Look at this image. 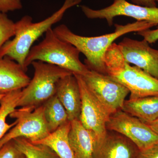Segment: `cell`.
<instances>
[{"instance_id": "21", "label": "cell", "mask_w": 158, "mask_h": 158, "mask_svg": "<svg viewBox=\"0 0 158 158\" xmlns=\"http://www.w3.org/2000/svg\"><path fill=\"white\" fill-rule=\"evenodd\" d=\"M16 23L8 17L6 13L0 12V49L6 42L15 36Z\"/></svg>"}, {"instance_id": "22", "label": "cell", "mask_w": 158, "mask_h": 158, "mask_svg": "<svg viewBox=\"0 0 158 158\" xmlns=\"http://www.w3.org/2000/svg\"><path fill=\"white\" fill-rule=\"evenodd\" d=\"M24 156L14 140L9 141L0 148V158H23Z\"/></svg>"}, {"instance_id": "27", "label": "cell", "mask_w": 158, "mask_h": 158, "mask_svg": "<svg viewBox=\"0 0 158 158\" xmlns=\"http://www.w3.org/2000/svg\"><path fill=\"white\" fill-rule=\"evenodd\" d=\"M145 123L158 135V118L151 122Z\"/></svg>"}, {"instance_id": "3", "label": "cell", "mask_w": 158, "mask_h": 158, "mask_svg": "<svg viewBox=\"0 0 158 158\" xmlns=\"http://www.w3.org/2000/svg\"><path fill=\"white\" fill-rule=\"evenodd\" d=\"M104 62L106 74L129 90L130 99L158 96V79L127 62L118 44L110 45Z\"/></svg>"}, {"instance_id": "2", "label": "cell", "mask_w": 158, "mask_h": 158, "mask_svg": "<svg viewBox=\"0 0 158 158\" xmlns=\"http://www.w3.org/2000/svg\"><path fill=\"white\" fill-rule=\"evenodd\" d=\"M81 2V0H65L59 10L39 22L33 23L32 18L29 15L22 18L15 23L16 31L14 38L8 40L0 49V58L9 57L24 69L26 58L34 42L52 26L60 21L68 9Z\"/></svg>"}, {"instance_id": "13", "label": "cell", "mask_w": 158, "mask_h": 158, "mask_svg": "<svg viewBox=\"0 0 158 158\" xmlns=\"http://www.w3.org/2000/svg\"><path fill=\"white\" fill-rule=\"evenodd\" d=\"M19 63L7 56L0 58V94L22 90L31 81Z\"/></svg>"}, {"instance_id": "9", "label": "cell", "mask_w": 158, "mask_h": 158, "mask_svg": "<svg viewBox=\"0 0 158 158\" xmlns=\"http://www.w3.org/2000/svg\"><path fill=\"white\" fill-rule=\"evenodd\" d=\"M74 75L78 82L81 97L79 120L84 127L92 132L96 137V152L107 134L106 124L110 116L94 96L81 76Z\"/></svg>"}, {"instance_id": "14", "label": "cell", "mask_w": 158, "mask_h": 158, "mask_svg": "<svg viewBox=\"0 0 158 158\" xmlns=\"http://www.w3.org/2000/svg\"><path fill=\"white\" fill-rule=\"evenodd\" d=\"M69 141L75 158H95L96 137L80 120L71 121Z\"/></svg>"}, {"instance_id": "29", "label": "cell", "mask_w": 158, "mask_h": 158, "mask_svg": "<svg viewBox=\"0 0 158 158\" xmlns=\"http://www.w3.org/2000/svg\"><path fill=\"white\" fill-rule=\"evenodd\" d=\"M156 2H158V0H154Z\"/></svg>"}, {"instance_id": "8", "label": "cell", "mask_w": 158, "mask_h": 158, "mask_svg": "<svg viewBox=\"0 0 158 158\" xmlns=\"http://www.w3.org/2000/svg\"><path fill=\"white\" fill-rule=\"evenodd\" d=\"M106 127L128 138L139 150L158 143V135L147 124L121 110L110 116Z\"/></svg>"}, {"instance_id": "7", "label": "cell", "mask_w": 158, "mask_h": 158, "mask_svg": "<svg viewBox=\"0 0 158 158\" xmlns=\"http://www.w3.org/2000/svg\"><path fill=\"white\" fill-rule=\"evenodd\" d=\"M87 87L110 116L121 110L129 90L107 74L89 70L82 76Z\"/></svg>"}, {"instance_id": "4", "label": "cell", "mask_w": 158, "mask_h": 158, "mask_svg": "<svg viewBox=\"0 0 158 158\" xmlns=\"http://www.w3.org/2000/svg\"><path fill=\"white\" fill-rule=\"evenodd\" d=\"M44 39L32 46L26 58L24 68L26 71L35 61L56 65L73 74L83 76L90 69L80 59V51L71 44L60 39L52 28L45 33Z\"/></svg>"}, {"instance_id": "5", "label": "cell", "mask_w": 158, "mask_h": 158, "mask_svg": "<svg viewBox=\"0 0 158 158\" xmlns=\"http://www.w3.org/2000/svg\"><path fill=\"white\" fill-rule=\"evenodd\" d=\"M31 65L34 69V77L27 86L22 90L18 107L35 109L56 95L60 79L73 73L42 61H34Z\"/></svg>"}, {"instance_id": "26", "label": "cell", "mask_w": 158, "mask_h": 158, "mask_svg": "<svg viewBox=\"0 0 158 158\" xmlns=\"http://www.w3.org/2000/svg\"><path fill=\"white\" fill-rule=\"evenodd\" d=\"M133 4L139 6L148 7H157L156 3L154 0H131Z\"/></svg>"}, {"instance_id": "18", "label": "cell", "mask_w": 158, "mask_h": 158, "mask_svg": "<svg viewBox=\"0 0 158 158\" xmlns=\"http://www.w3.org/2000/svg\"><path fill=\"white\" fill-rule=\"evenodd\" d=\"M43 105L44 118L50 133L69 121L65 108L56 94Z\"/></svg>"}, {"instance_id": "10", "label": "cell", "mask_w": 158, "mask_h": 158, "mask_svg": "<svg viewBox=\"0 0 158 158\" xmlns=\"http://www.w3.org/2000/svg\"><path fill=\"white\" fill-rule=\"evenodd\" d=\"M85 16L90 19H105L109 26L113 25L114 18L125 16L137 21H146L158 25V7H148L129 2L126 0H114L112 5L101 9L81 6Z\"/></svg>"}, {"instance_id": "24", "label": "cell", "mask_w": 158, "mask_h": 158, "mask_svg": "<svg viewBox=\"0 0 158 158\" xmlns=\"http://www.w3.org/2000/svg\"><path fill=\"white\" fill-rule=\"evenodd\" d=\"M137 33L149 44L154 43L158 40V26L155 30L148 29L138 31Z\"/></svg>"}, {"instance_id": "19", "label": "cell", "mask_w": 158, "mask_h": 158, "mask_svg": "<svg viewBox=\"0 0 158 158\" xmlns=\"http://www.w3.org/2000/svg\"><path fill=\"white\" fill-rule=\"evenodd\" d=\"M22 90H14L5 94L1 102L0 107V141L17 123V120L9 124L6 121L7 117L18 107Z\"/></svg>"}, {"instance_id": "12", "label": "cell", "mask_w": 158, "mask_h": 158, "mask_svg": "<svg viewBox=\"0 0 158 158\" xmlns=\"http://www.w3.org/2000/svg\"><path fill=\"white\" fill-rule=\"evenodd\" d=\"M56 95L65 108L69 121L79 120L81 107V97L78 82L73 74L59 80Z\"/></svg>"}, {"instance_id": "20", "label": "cell", "mask_w": 158, "mask_h": 158, "mask_svg": "<svg viewBox=\"0 0 158 158\" xmlns=\"http://www.w3.org/2000/svg\"><path fill=\"white\" fill-rule=\"evenodd\" d=\"M17 148L26 158H59L47 145L35 144L25 138L14 139Z\"/></svg>"}, {"instance_id": "25", "label": "cell", "mask_w": 158, "mask_h": 158, "mask_svg": "<svg viewBox=\"0 0 158 158\" xmlns=\"http://www.w3.org/2000/svg\"><path fill=\"white\" fill-rule=\"evenodd\" d=\"M135 158H158V143L147 149L139 150Z\"/></svg>"}, {"instance_id": "23", "label": "cell", "mask_w": 158, "mask_h": 158, "mask_svg": "<svg viewBox=\"0 0 158 158\" xmlns=\"http://www.w3.org/2000/svg\"><path fill=\"white\" fill-rule=\"evenodd\" d=\"M22 8L21 0H0V12L7 13Z\"/></svg>"}, {"instance_id": "17", "label": "cell", "mask_w": 158, "mask_h": 158, "mask_svg": "<svg viewBox=\"0 0 158 158\" xmlns=\"http://www.w3.org/2000/svg\"><path fill=\"white\" fill-rule=\"evenodd\" d=\"M70 127L71 122L69 121L47 137L33 143L47 145L53 150L59 158H75L69 141Z\"/></svg>"}, {"instance_id": "1", "label": "cell", "mask_w": 158, "mask_h": 158, "mask_svg": "<svg viewBox=\"0 0 158 158\" xmlns=\"http://www.w3.org/2000/svg\"><path fill=\"white\" fill-rule=\"evenodd\" d=\"M156 26L146 21H137L123 25H115L114 32L96 37L75 34L64 24L57 26L54 32L60 38L71 44L86 57L85 64L90 70L106 74L104 59L108 48L118 37L131 32H138Z\"/></svg>"}, {"instance_id": "30", "label": "cell", "mask_w": 158, "mask_h": 158, "mask_svg": "<svg viewBox=\"0 0 158 158\" xmlns=\"http://www.w3.org/2000/svg\"><path fill=\"white\" fill-rule=\"evenodd\" d=\"M23 158H26L25 157V156H24Z\"/></svg>"}, {"instance_id": "15", "label": "cell", "mask_w": 158, "mask_h": 158, "mask_svg": "<svg viewBox=\"0 0 158 158\" xmlns=\"http://www.w3.org/2000/svg\"><path fill=\"white\" fill-rule=\"evenodd\" d=\"M139 150L124 136L118 133L107 132L97 150L95 158H135Z\"/></svg>"}, {"instance_id": "11", "label": "cell", "mask_w": 158, "mask_h": 158, "mask_svg": "<svg viewBox=\"0 0 158 158\" xmlns=\"http://www.w3.org/2000/svg\"><path fill=\"white\" fill-rule=\"evenodd\" d=\"M145 40L125 37L118 44L125 60L158 79V50Z\"/></svg>"}, {"instance_id": "16", "label": "cell", "mask_w": 158, "mask_h": 158, "mask_svg": "<svg viewBox=\"0 0 158 158\" xmlns=\"http://www.w3.org/2000/svg\"><path fill=\"white\" fill-rule=\"evenodd\" d=\"M122 110L148 123L158 118V96L125 101Z\"/></svg>"}, {"instance_id": "6", "label": "cell", "mask_w": 158, "mask_h": 158, "mask_svg": "<svg viewBox=\"0 0 158 158\" xmlns=\"http://www.w3.org/2000/svg\"><path fill=\"white\" fill-rule=\"evenodd\" d=\"M43 105L35 109L21 107L10 114L15 118L16 125L9 130L0 141V148L9 141L19 138H25L34 142L42 140L50 134L44 113Z\"/></svg>"}, {"instance_id": "28", "label": "cell", "mask_w": 158, "mask_h": 158, "mask_svg": "<svg viewBox=\"0 0 158 158\" xmlns=\"http://www.w3.org/2000/svg\"><path fill=\"white\" fill-rule=\"evenodd\" d=\"M5 94H0V107H1V102L2 99L3 97L5 96Z\"/></svg>"}]
</instances>
